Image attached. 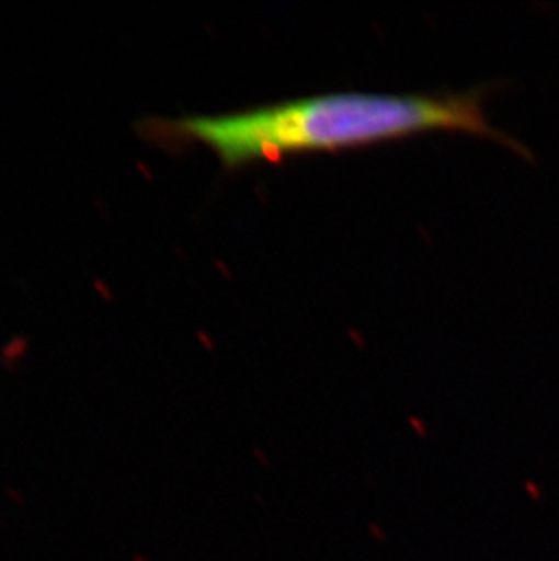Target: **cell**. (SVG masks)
I'll return each mask as SVG.
<instances>
[{
	"label": "cell",
	"mask_w": 559,
	"mask_h": 561,
	"mask_svg": "<svg viewBox=\"0 0 559 561\" xmlns=\"http://www.w3.org/2000/svg\"><path fill=\"white\" fill-rule=\"evenodd\" d=\"M483 90L442 93H328L249 107L226 115H185L149 124L162 142L204 144L224 168L278 162L289 154L343 151L373 144L456 131L527 149L492 126L483 110Z\"/></svg>",
	"instance_id": "cell-1"
},
{
	"label": "cell",
	"mask_w": 559,
	"mask_h": 561,
	"mask_svg": "<svg viewBox=\"0 0 559 561\" xmlns=\"http://www.w3.org/2000/svg\"><path fill=\"white\" fill-rule=\"evenodd\" d=\"M369 530L373 533V535L376 536V540L386 541V533H381V530H378V527H376L375 524L369 525Z\"/></svg>",
	"instance_id": "cell-2"
}]
</instances>
